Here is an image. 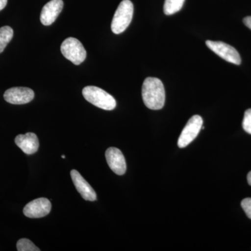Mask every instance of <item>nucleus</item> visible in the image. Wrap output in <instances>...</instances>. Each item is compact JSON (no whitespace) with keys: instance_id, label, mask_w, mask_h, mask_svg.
Segmentation results:
<instances>
[{"instance_id":"nucleus-13","label":"nucleus","mask_w":251,"mask_h":251,"mask_svg":"<svg viewBox=\"0 0 251 251\" xmlns=\"http://www.w3.org/2000/svg\"><path fill=\"white\" fill-rule=\"evenodd\" d=\"M14 36V30L9 26L0 28V53L4 50L5 48L9 44Z\"/></svg>"},{"instance_id":"nucleus-20","label":"nucleus","mask_w":251,"mask_h":251,"mask_svg":"<svg viewBox=\"0 0 251 251\" xmlns=\"http://www.w3.org/2000/svg\"><path fill=\"white\" fill-rule=\"evenodd\" d=\"M248 183L251 186V171L248 174L247 176Z\"/></svg>"},{"instance_id":"nucleus-4","label":"nucleus","mask_w":251,"mask_h":251,"mask_svg":"<svg viewBox=\"0 0 251 251\" xmlns=\"http://www.w3.org/2000/svg\"><path fill=\"white\" fill-rule=\"evenodd\" d=\"M61 52L66 59L75 65H80L85 60L87 52L80 41L75 38L69 37L63 41Z\"/></svg>"},{"instance_id":"nucleus-19","label":"nucleus","mask_w":251,"mask_h":251,"mask_svg":"<svg viewBox=\"0 0 251 251\" xmlns=\"http://www.w3.org/2000/svg\"><path fill=\"white\" fill-rule=\"evenodd\" d=\"M8 0H0V11L6 7Z\"/></svg>"},{"instance_id":"nucleus-16","label":"nucleus","mask_w":251,"mask_h":251,"mask_svg":"<svg viewBox=\"0 0 251 251\" xmlns=\"http://www.w3.org/2000/svg\"><path fill=\"white\" fill-rule=\"evenodd\" d=\"M242 126L247 133L251 135V108L247 110L244 113Z\"/></svg>"},{"instance_id":"nucleus-12","label":"nucleus","mask_w":251,"mask_h":251,"mask_svg":"<svg viewBox=\"0 0 251 251\" xmlns=\"http://www.w3.org/2000/svg\"><path fill=\"white\" fill-rule=\"evenodd\" d=\"M15 143L23 152L28 155L36 153L39 148V139L37 135L34 133L17 135L15 138Z\"/></svg>"},{"instance_id":"nucleus-9","label":"nucleus","mask_w":251,"mask_h":251,"mask_svg":"<svg viewBox=\"0 0 251 251\" xmlns=\"http://www.w3.org/2000/svg\"><path fill=\"white\" fill-rule=\"evenodd\" d=\"M105 158L109 167L115 174L123 175L126 171V163L123 153L119 149L110 148L105 151Z\"/></svg>"},{"instance_id":"nucleus-17","label":"nucleus","mask_w":251,"mask_h":251,"mask_svg":"<svg viewBox=\"0 0 251 251\" xmlns=\"http://www.w3.org/2000/svg\"><path fill=\"white\" fill-rule=\"evenodd\" d=\"M241 205L248 217L251 219V198H247L243 200Z\"/></svg>"},{"instance_id":"nucleus-10","label":"nucleus","mask_w":251,"mask_h":251,"mask_svg":"<svg viewBox=\"0 0 251 251\" xmlns=\"http://www.w3.org/2000/svg\"><path fill=\"white\" fill-rule=\"evenodd\" d=\"M64 7L62 0H51L43 7L40 15L41 22L49 26L56 21Z\"/></svg>"},{"instance_id":"nucleus-2","label":"nucleus","mask_w":251,"mask_h":251,"mask_svg":"<svg viewBox=\"0 0 251 251\" xmlns=\"http://www.w3.org/2000/svg\"><path fill=\"white\" fill-rule=\"evenodd\" d=\"M84 98L92 105L105 110L115 108L117 102L112 96L95 86H87L82 90Z\"/></svg>"},{"instance_id":"nucleus-6","label":"nucleus","mask_w":251,"mask_h":251,"mask_svg":"<svg viewBox=\"0 0 251 251\" xmlns=\"http://www.w3.org/2000/svg\"><path fill=\"white\" fill-rule=\"evenodd\" d=\"M202 118L200 115H194L188 120L178 140L179 148H186L196 139L202 128Z\"/></svg>"},{"instance_id":"nucleus-1","label":"nucleus","mask_w":251,"mask_h":251,"mask_svg":"<svg viewBox=\"0 0 251 251\" xmlns=\"http://www.w3.org/2000/svg\"><path fill=\"white\" fill-rule=\"evenodd\" d=\"M142 97L145 105L151 110H160L164 106L166 92L161 80L147 77L142 87Z\"/></svg>"},{"instance_id":"nucleus-21","label":"nucleus","mask_w":251,"mask_h":251,"mask_svg":"<svg viewBox=\"0 0 251 251\" xmlns=\"http://www.w3.org/2000/svg\"><path fill=\"white\" fill-rule=\"evenodd\" d=\"M62 157L63 158H65V156H64V155H62Z\"/></svg>"},{"instance_id":"nucleus-15","label":"nucleus","mask_w":251,"mask_h":251,"mask_svg":"<svg viewBox=\"0 0 251 251\" xmlns=\"http://www.w3.org/2000/svg\"><path fill=\"white\" fill-rule=\"evenodd\" d=\"M18 251H40L39 248L34 245V243L27 239H21L17 242Z\"/></svg>"},{"instance_id":"nucleus-8","label":"nucleus","mask_w":251,"mask_h":251,"mask_svg":"<svg viewBox=\"0 0 251 251\" xmlns=\"http://www.w3.org/2000/svg\"><path fill=\"white\" fill-rule=\"evenodd\" d=\"M34 98V91L28 87H16L5 92L4 99L6 102L14 105L29 103Z\"/></svg>"},{"instance_id":"nucleus-7","label":"nucleus","mask_w":251,"mask_h":251,"mask_svg":"<svg viewBox=\"0 0 251 251\" xmlns=\"http://www.w3.org/2000/svg\"><path fill=\"white\" fill-rule=\"evenodd\" d=\"M51 207V203L47 198H37L25 206L23 214L30 219H39L47 216L50 212Z\"/></svg>"},{"instance_id":"nucleus-5","label":"nucleus","mask_w":251,"mask_h":251,"mask_svg":"<svg viewBox=\"0 0 251 251\" xmlns=\"http://www.w3.org/2000/svg\"><path fill=\"white\" fill-rule=\"evenodd\" d=\"M206 45L214 53L219 55L221 58L225 59L229 63L239 65L242 62L240 54L237 50L232 46L221 42V41H213L207 40L206 41Z\"/></svg>"},{"instance_id":"nucleus-14","label":"nucleus","mask_w":251,"mask_h":251,"mask_svg":"<svg viewBox=\"0 0 251 251\" xmlns=\"http://www.w3.org/2000/svg\"><path fill=\"white\" fill-rule=\"evenodd\" d=\"M185 0H165L163 11L168 16L176 14L183 7Z\"/></svg>"},{"instance_id":"nucleus-18","label":"nucleus","mask_w":251,"mask_h":251,"mask_svg":"<svg viewBox=\"0 0 251 251\" xmlns=\"http://www.w3.org/2000/svg\"><path fill=\"white\" fill-rule=\"evenodd\" d=\"M244 23L247 27L251 29V16H248L244 18Z\"/></svg>"},{"instance_id":"nucleus-11","label":"nucleus","mask_w":251,"mask_h":251,"mask_svg":"<svg viewBox=\"0 0 251 251\" xmlns=\"http://www.w3.org/2000/svg\"><path fill=\"white\" fill-rule=\"evenodd\" d=\"M71 176L75 188L84 200L92 202L97 201V193L78 172L72 170L71 171Z\"/></svg>"},{"instance_id":"nucleus-3","label":"nucleus","mask_w":251,"mask_h":251,"mask_svg":"<svg viewBox=\"0 0 251 251\" xmlns=\"http://www.w3.org/2000/svg\"><path fill=\"white\" fill-rule=\"evenodd\" d=\"M133 4L130 0H123L115 11L111 23L112 32L120 34L129 26L133 19Z\"/></svg>"}]
</instances>
